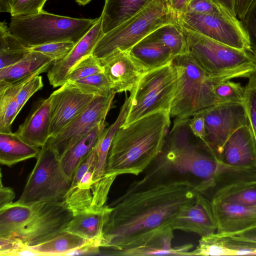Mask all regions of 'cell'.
Masks as SVG:
<instances>
[{"instance_id":"cell-12","label":"cell","mask_w":256,"mask_h":256,"mask_svg":"<svg viewBox=\"0 0 256 256\" xmlns=\"http://www.w3.org/2000/svg\"><path fill=\"white\" fill-rule=\"evenodd\" d=\"M116 92L113 90L105 96L96 95L88 106L48 142L60 160L72 146L91 131L96 126L106 120L111 108Z\"/></svg>"},{"instance_id":"cell-25","label":"cell","mask_w":256,"mask_h":256,"mask_svg":"<svg viewBox=\"0 0 256 256\" xmlns=\"http://www.w3.org/2000/svg\"><path fill=\"white\" fill-rule=\"evenodd\" d=\"M154 0H106L101 16L106 34L138 14Z\"/></svg>"},{"instance_id":"cell-17","label":"cell","mask_w":256,"mask_h":256,"mask_svg":"<svg viewBox=\"0 0 256 256\" xmlns=\"http://www.w3.org/2000/svg\"><path fill=\"white\" fill-rule=\"evenodd\" d=\"M98 60L116 93L131 92L143 72L128 52L116 51Z\"/></svg>"},{"instance_id":"cell-42","label":"cell","mask_w":256,"mask_h":256,"mask_svg":"<svg viewBox=\"0 0 256 256\" xmlns=\"http://www.w3.org/2000/svg\"><path fill=\"white\" fill-rule=\"evenodd\" d=\"M26 246L21 240L12 236H0V256H14Z\"/></svg>"},{"instance_id":"cell-50","label":"cell","mask_w":256,"mask_h":256,"mask_svg":"<svg viewBox=\"0 0 256 256\" xmlns=\"http://www.w3.org/2000/svg\"><path fill=\"white\" fill-rule=\"evenodd\" d=\"M0 12H10L8 0H0Z\"/></svg>"},{"instance_id":"cell-47","label":"cell","mask_w":256,"mask_h":256,"mask_svg":"<svg viewBox=\"0 0 256 256\" xmlns=\"http://www.w3.org/2000/svg\"><path fill=\"white\" fill-rule=\"evenodd\" d=\"M190 0H166L170 9L176 14L186 12Z\"/></svg>"},{"instance_id":"cell-34","label":"cell","mask_w":256,"mask_h":256,"mask_svg":"<svg viewBox=\"0 0 256 256\" xmlns=\"http://www.w3.org/2000/svg\"><path fill=\"white\" fill-rule=\"evenodd\" d=\"M214 92L220 102L244 104L245 86L239 82L226 80L217 83L214 86Z\"/></svg>"},{"instance_id":"cell-14","label":"cell","mask_w":256,"mask_h":256,"mask_svg":"<svg viewBox=\"0 0 256 256\" xmlns=\"http://www.w3.org/2000/svg\"><path fill=\"white\" fill-rule=\"evenodd\" d=\"M96 96L82 92L69 82H66L52 93L48 97L50 102V136L60 132L84 111Z\"/></svg>"},{"instance_id":"cell-20","label":"cell","mask_w":256,"mask_h":256,"mask_svg":"<svg viewBox=\"0 0 256 256\" xmlns=\"http://www.w3.org/2000/svg\"><path fill=\"white\" fill-rule=\"evenodd\" d=\"M49 98L36 102L29 114L14 133L28 144L41 148L50 136Z\"/></svg>"},{"instance_id":"cell-28","label":"cell","mask_w":256,"mask_h":256,"mask_svg":"<svg viewBox=\"0 0 256 256\" xmlns=\"http://www.w3.org/2000/svg\"><path fill=\"white\" fill-rule=\"evenodd\" d=\"M33 76L12 84H0V132H12V122L20 112L16 96L22 86Z\"/></svg>"},{"instance_id":"cell-39","label":"cell","mask_w":256,"mask_h":256,"mask_svg":"<svg viewBox=\"0 0 256 256\" xmlns=\"http://www.w3.org/2000/svg\"><path fill=\"white\" fill-rule=\"evenodd\" d=\"M48 0H8V8L11 16L28 15L43 10Z\"/></svg>"},{"instance_id":"cell-30","label":"cell","mask_w":256,"mask_h":256,"mask_svg":"<svg viewBox=\"0 0 256 256\" xmlns=\"http://www.w3.org/2000/svg\"><path fill=\"white\" fill-rule=\"evenodd\" d=\"M10 32L5 21L0 23V69L12 66L23 59L30 52Z\"/></svg>"},{"instance_id":"cell-9","label":"cell","mask_w":256,"mask_h":256,"mask_svg":"<svg viewBox=\"0 0 256 256\" xmlns=\"http://www.w3.org/2000/svg\"><path fill=\"white\" fill-rule=\"evenodd\" d=\"M178 80L177 70L172 62L143 72L130 92L129 111L122 126L157 112H170Z\"/></svg>"},{"instance_id":"cell-16","label":"cell","mask_w":256,"mask_h":256,"mask_svg":"<svg viewBox=\"0 0 256 256\" xmlns=\"http://www.w3.org/2000/svg\"><path fill=\"white\" fill-rule=\"evenodd\" d=\"M210 200L217 232L232 235L256 226V206Z\"/></svg>"},{"instance_id":"cell-18","label":"cell","mask_w":256,"mask_h":256,"mask_svg":"<svg viewBox=\"0 0 256 256\" xmlns=\"http://www.w3.org/2000/svg\"><path fill=\"white\" fill-rule=\"evenodd\" d=\"M173 228L174 230L193 232L200 237L215 232L216 225L211 200L199 193L194 202L180 212Z\"/></svg>"},{"instance_id":"cell-26","label":"cell","mask_w":256,"mask_h":256,"mask_svg":"<svg viewBox=\"0 0 256 256\" xmlns=\"http://www.w3.org/2000/svg\"><path fill=\"white\" fill-rule=\"evenodd\" d=\"M106 127L103 121L72 146L60 158L62 168L72 180L81 164L97 145Z\"/></svg>"},{"instance_id":"cell-3","label":"cell","mask_w":256,"mask_h":256,"mask_svg":"<svg viewBox=\"0 0 256 256\" xmlns=\"http://www.w3.org/2000/svg\"><path fill=\"white\" fill-rule=\"evenodd\" d=\"M170 112L152 113L121 126L112 141L107 158L106 174L138 176L160 154L170 123Z\"/></svg>"},{"instance_id":"cell-49","label":"cell","mask_w":256,"mask_h":256,"mask_svg":"<svg viewBox=\"0 0 256 256\" xmlns=\"http://www.w3.org/2000/svg\"><path fill=\"white\" fill-rule=\"evenodd\" d=\"M216 5L224 9L228 14L234 18H236L234 0H211Z\"/></svg>"},{"instance_id":"cell-4","label":"cell","mask_w":256,"mask_h":256,"mask_svg":"<svg viewBox=\"0 0 256 256\" xmlns=\"http://www.w3.org/2000/svg\"><path fill=\"white\" fill-rule=\"evenodd\" d=\"M73 217L62 202H12L0 208V236H14L26 246H36L64 232Z\"/></svg>"},{"instance_id":"cell-51","label":"cell","mask_w":256,"mask_h":256,"mask_svg":"<svg viewBox=\"0 0 256 256\" xmlns=\"http://www.w3.org/2000/svg\"><path fill=\"white\" fill-rule=\"evenodd\" d=\"M76 2L80 6H85L92 0H75Z\"/></svg>"},{"instance_id":"cell-5","label":"cell","mask_w":256,"mask_h":256,"mask_svg":"<svg viewBox=\"0 0 256 256\" xmlns=\"http://www.w3.org/2000/svg\"><path fill=\"white\" fill-rule=\"evenodd\" d=\"M172 62L177 70L178 80L170 117L192 118L220 104L214 86L228 80L210 76L188 52L174 57Z\"/></svg>"},{"instance_id":"cell-36","label":"cell","mask_w":256,"mask_h":256,"mask_svg":"<svg viewBox=\"0 0 256 256\" xmlns=\"http://www.w3.org/2000/svg\"><path fill=\"white\" fill-rule=\"evenodd\" d=\"M103 72L99 60L92 54L82 59L72 68L66 82H73Z\"/></svg>"},{"instance_id":"cell-10","label":"cell","mask_w":256,"mask_h":256,"mask_svg":"<svg viewBox=\"0 0 256 256\" xmlns=\"http://www.w3.org/2000/svg\"><path fill=\"white\" fill-rule=\"evenodd\" d=\"M71 183L60 158L47 141L40 148L36 162L17 202L24 204L62 202Z\"/></svg>"},{"instance_id":"cell-2","label":"cell","mask_w":256,"mask_h":256,"mask_svg":"<svg viewBox=\"0 0 256 256\" xmlns=\"http://www.w3.org/2000/svg\"><path fill=\"white\" fill-rule=\"evenodd\" d=\"M190 118L175 119L162 148L148 172L160 175L192 176L202 193L236 182L249 180V168L229 166L218 160L206 144L192 131ZM184 177V176H183Z\"/></svg>"},{"instance_id":"cell-41","label":"cell","mask_w":256,"mask_h":256,"mask_svg":"<svg viewBox=\"0 0 256 256\" xmlns=\"http://www.w3.org/2000/svg\"><path fill=\"white\" fill-rule=\"evenodd\" d=\"M43 86L42 77L39 75L34 76L22 86L16 98L19 112L30 98Z\"/></svg>"},{"instance_id":"cell-33","label":"cell","mask_w":256,"mask_h":256,"mask_svg":"<svg viewBox=\"0 0 256 256\" xmlns=\"http://www.w3.org/2000/svg\"><path fill=\"white\" fill-rule=\"evenodd\" d=\"M69 82L82 92L95 95L105 96L113 90L110 81L104 72Z\"/></svg>"},{"instance_id":"cell-7","label":"cell","mask_w":256,"mask_h":256,"mask_svg":"<svg viewBox=\"0 0 256 256\" xmlns=\"http://www.w3.org/2000/svg\"><path fill=\"white\" fill-rule=\"evenodd\" d=\"M172 24H178L177 17L166 0H154L134 16L104 34L92 54L101 60L116 51L128 52L157 29Z\"/></svg>"},{"instance_id":"cell-32","label":"cell","mask_w":256,"mask_h":256,"mask_svg":"<svg viewBox=\"0 0 256 256\" xmlns=\"http://www.w3.org/2000/svg\"><path fill=\"white\" fill-rule=\"evenodd\" d=\"M168 48L174 57L186 53L188 42L182 28L178 24L164 25L148 36Z\"/></svg>"},{"instance_id":"cell-37","label":"cell","mask_w":256,"mask_h":256,"mask_svg":"<svg viewBox=\"0 0 256 256\" xmlns=\"http://www.w3.org/2000/svg\"><path fill=\"white\" fill-rule=\"evenodd\" d=\"M76 43L71 41L58 42L29 48L30 51L40 52L58 61L66 58Z\"/></svg>"},{"instance_id":"cell-24","label":"cell","mask_w":256,"mask_h":256,"mask_svg":"<svg viewBox=\"0 0 256 256\" xmlns=\"http://www.w3.org/2000/svg\"><path fill=\"white\" fill-rule=\"evenodd\" d=\"M246 249L245 242L215 232L201 237L198 246L190 252V256H240Z\"/></svg>"},{"instance_id":"cell-19","label":"cell","mask_w":256,"mask_h":256,"mask_svg":"<svg viewBox=\"0 0 256 256\" xmlns=\"http://www.w3.org/2000/svg\"><path fill=\"white\" fill-rule=\"evenodd\" d=\"M220 160L232 166L256 168V144L248 122L226 140Z\"/></svg>"},{"instance_id":"cell-15","label":"cell","mask_w":256,"mask_h":256,"mask_svg":"<svg viewBox=\"0 0 256 256\" xmlns=\"http://www.w3.org/2000/svg\"><path fill=\"white\" fill-rule=\"evenodd\" d=\"M104 34L100 15L94 24L76 42L66 58L54 61L48 70L47 76L50 84L53 88H56L66 83L72 68L82 59L92 54L96 46Z\"/></svg>"},{"instance_id":"cell-11","label":"cell","mask_w":256,"mask_h":256,"mask_svg":"<svg viewBox=\"0 0 256 256\" xmlns=\"http://www.w3.org/2000/svg\"><path fill=\"white\" fill-rule=\"evenodd\" d=\"M184 29L198 33L229 46L248 51L250 44L240 22L220 16L194 13L176 15Z\"/></svg>"},{"instance_id":"cell-1","label":"cell","mask_w":256,"mask_h":256,"mask_svg":"<svg viewBox=\"0 0 256 256\" xmlns=\"http://www.w3.org/2000/svg\"><path fill=\"white\" fill-rule=\"evenodd\" d=\"M199 192L188 178L148 174L133 182L110 206L100 247L122 256H180L172 247L174 224L180 212L192 204Z\"/></svg>"},{"instance_id":"cell-21","label":"cell","mask_w":256,"mask_h":256,"mask_svg":"<svg viewBox=\"0 0 256 256\" xmlns=\"http://www.w3.org/2000/svg\"><path fill=\"white\" fill-rule=\"evenodd\" d=\"M112 209L110 206L105 205L96 210L78 214L74 216L65 231L97 242L100 246L104 228Z\"/></svg>"},{"instance_id":"cell-13","label":"cell","mask_w":256,"mask_h":256,"mask_svg":"<svg viewBox=\"0 0 256 256\" xmlns=\"http://www.w3.org/2000/svg\"><path fill=\"white\" fill-rule=\"evenodd\" d=\"M204 119V142L218 160L228 138L240 127L247 124L244 104H218L202 114Z\"/></svg>"},{"instance_id":"cell-43","label":"cell","mask_w":256,"mask_h":256,"mask_svg":"<svg viewBox=\"0 0 256 256\" xmlns=\"http://www.w3.org/2000/svg\"><path fill=\"white\" fill-rule=\"evenodd\" d=\"M96 156V146L88 156L81 162L76 170L72 180L70 187L76 186L80 182L84 175L93 164Z\"/></svg>"},{"instance_id":"cell-35","label":"cell","mask_w":256,"mask_h":256,"mask_svg":"<svg viewBox=\"0 0 256 256\" xmlns=\"http://www.w3.org/2000/svg\"><path fill=\"white\" fill-rule=\"evenodd\" d=\"M245 92L244 106L248 124L256 144V70L248 78Z\"/></svg>"},{"instance_id":"cell-46","label":"cell","mask_w":256,"mask_h":256,"mask_svg":"<svg viewBox=\"0 0 256 256\" xmlns=\"http://www.w3.org/2000/svg\"><path fill=\"white\" fill-rule=\"evenodd\" d=\"M254 0H234L235 14L240 21Z\"/></svg>"},{"instance_id":"cell-22","label":"cell","mask_w":256,"mask_h":256,"mask_svg":"<svg viewBox=\"0 0 256 256\" xmlns=\"http://www.w3.org/2000/svg\"><path fill=\"white\" fill-rule=\"evenodd\" d=\"M128 52L142 72L168 64L174 58L168 48L148 36L134 46Z\"/></svg>"},{"instance_id":"cell-44","label":"cell","mask_w":256,"mask_h":256,"mask_svg":"<svg viewBox=\"0 0 256 256\" xmlns=\"http://www.w3.org/2000/svg\"><path fill=\"white\" fill-rule=\"evenodd\" d=\"M189 124L193 134L204 142L206 128L203 116L199 114L190 118Z\"/></svg>"},{"instance_id":"cell-31","label":"cell","mask_w":256,"mask_h":256,"mask_svg":"<svg viewBox=\"0 0 256 256\" xmlns=\"http://www.w3.org/2000/svg\"><path fill=\"white\" fill-rule=\"evenodd\" d=\"M94 242L100 246L97 242L86 240L76 234L64 231L40 244L28 246L42 256H65L70 251Z\"/></svg>"},{"instance_id":"cell-23","label":"cell","mask_w":256,"mask_h":256,"mask_svg":"<svg viewBox=\"0 0 256 256\" xmlns=\"http://www.w3.org/2000/svg\"><path fill=\"white\" fill-rule=\"evenodd\" d=\"M54 62L50 57L30 51L18 62L0 69V84L13 83L46 72Z\"/></svg>"},{"instance_id":"cell-29","label":"cell","mask_w":256,"mask_h":256,"mask_svg":"<svg viewBox=\"0 0 256 256\" xmlns=\"http://www.w3.org/2000/svg\"><path fill=\"white\" fill-rule=\"evenodd\" d=\"M212 200L256 206V179L232 182L218 188Z\"/></svg>"},{"instance_id":"cell-40","label":"cell","mask_w":256,"mask_h":256,"mask_svg":"<svg viewBox=\"0 0 256 256\" xmlns=\"http://www.w3.org/2000/svg\"><path fill=\"white\" fill-rule=\"evenodd\" d=\"M240 22L250 48L256 50V0L253 1Z\"/></svg>"},{"instance_id":"cell-38","label":"cell","mask_w":256,"mask_h":256,"mask_svg":"<svg viewBox=\"0 0 256 256\" xmlns=\"http://www.w3.org/2000/svg\"><path fill=\"white\" fill-rule=\"evenodd\" d=\"M186 12L212 14L238 20L211 0H190Z\"/></svg>"},{"instance_id":"cell-27","label":"cell","mask_w":256,"mask_h":256,"mask_svg":"<svg viewBox=\"0 0 256 256\" xmlns=\"http://www.w3.org/2000/svg\"><path fill=\"white\" fill-rule=\"evenodd\" d=\"M40 148L31 146L14 132H0V163L11 166L26 160L37 158Z\"/></svg>"},{"instance_id":"cell-48","label":"cell","mask_w":256,"mask_h":256,"mask_svg":"<svg viewBox=\"0 0 256 256\" xmlns=\"http://www.w3.org/2000/svg\"><path fill=\"white\" fill-rule=\"evenodd\" d=\"M227 236L238 240L256 243V226L240 233Z\"/></svg>"},{"instance_id":"cell-45","label":"cell","mask_w":256,"mask_h":256,"mask_svg":"<svg viewBox=\"0 0 256 256\" xmlns=\"http://www.w3.org/2000/svg\"><path fill=\"white\" fill-rule=\"evenodd\" d=\"M15 196L14 190L10 188L3 186L0 180V208L12 203Z\"/></svg>"},{"instance_id":"cell-6","label":"cell","mask_w":256,"mask_h":256,"mask_svg":"<svg viewBox=\"0 0 256 256\" xmlns=\"http://www.w3.org/2000/svg\"><path fill=\"white\" fill-rule=\"evenodd\" d=\"M98 19L74 18L42 10L31 14L12 16L8 26L14 36L31 48L64 41L76 43Z\"/></svg>"},{"instance_id":"cell-8","label":"cell","mask_w":256,"mask_h":256,"mask_svg":"<svg viewBox=\"0 0 256 256\" xmlns=\"http://www.w3.org/2000/svg\"><path fill=\"white\" fill-rule=\"evenodd\" d=\"M184 29L188 52L207 74L228 80L248 78L256 65L248 51L225 45L198 33Z\"/></svg>"}]
</instances>
